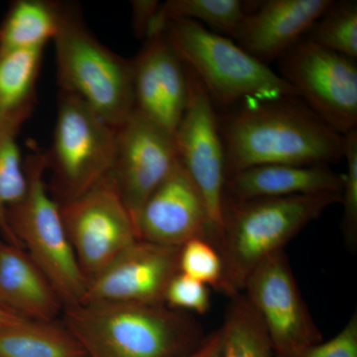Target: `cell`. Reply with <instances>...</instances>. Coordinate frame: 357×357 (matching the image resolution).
I'll return each mask as SVG.
<instances>
[{
    "instance_id": "cell-1",
    "label": "cell",
    "mask_w": 357,
    "mask_h": 357,
    "mask_svg": "<svg viewBox=\"0 0 357 357\" xmlns=\"http://www.w3.org/2000/svg\"><path fill=\"white\" fill-rule=\"evenodd\" d=\"M227 178L262 165H330L344 157V135L298 98L245 100L218 119Z\"/></svg>"
},
{
    "instance_id": "cell-2",
    "label": "cell",
    "mask_w": 357,
    "mask_h": 357,
    "mask_svg": "<svg viewBox=\"0 0 357 357\" xmlns=\"http://www.w3.org/2000/svg\"><path fill=\"white\" fill-rule=\"evenodd\" d=\"M66 328L86 357H183L203 332L166 305L81 303L66 307Z\"/></svg>"
},
{
    "instance_id": "cell-3",
    "label": "cell",
    "mask_w": 357,
    "mask_h": 357,
    "mask_svg": "<svg viewBox=\"0 0 357 357\" xmlns=\"http://www.w3.org/2000/svg\"><path fill=\"white\" fill-rule=\"evenodd\" d=\"M340 199V192L243 201L225 196L217 246L223 264L220 292L230 298L243 293L256 268Z\"/></svg>"
},
{
    "instance_id": "cell-4",
    "label": "cell",
    "mask_w": 357,
    "mask_h": 357,
    "mask_svg": "<svg viewBox=\"0 0 357 357\" xmlns=\"http://www.w3.org/2000/svg\"><path fill=\"white\" fill-rule=\"evenodd\" d=\"M167 39L196 75L213 103L229 107L243 100L298 98V93L265 63L231 39L188 20L166 23Z\"/></svg>"
},
{
    "instance_id": "cell-5",
    "label": "cell",
    "mask_w": 357,
    "mask_h": 357,
    "mask_svg": "<svg viewBox=\"0 0 357 357\" xmlns=\"http://www.w3.org/2000/svg\"><path fill=\"white\" fill-rule=\"evenodd\" d=\"M53 42L60 91L76 96L115 129L128 121L135 109L132 60L98 41L68 4Z\"/></svg>"
},
{
    "instance_id": "cell-6",
    "label": "cell",
    "mask_w": 357,
    "mask_h": 357,
    "mask_svg": "<svg viewBox=\"0 0 357 357\" xmlns=\"http://www.w3.org/2000/svg\"><path fill=\"white\" fill-rule=\"evenodd\" d=\"M27 190L7 213L11 231L21 248L48 277L66 307L83 300L86 280L66 231L60 204L45 180V153L34 152L26 160Z\"/></svg>"
},
{
    "instance_id": "cell-7",
    "label": "cell",
    "mask_w": 357,
    "mask_h": 357,
    "mask_svg": "<svg viewBox=\"0 0 357 357\" xmlns=\"http://www.w3.org/2000/svg\"><path fill=\"white\" fill-rule=\"evenodd\" d=\"M116 129L76 96L60 91L53 143L45 153L59 204L82 196L110 172Z\"/></svg>"
},
{
    "instance_id": "cell-8",
    "label": "cell",
    "mask_w": 357,
    "mask_h": 357,
    "mask_svg": "<svg viewBox=\"0 0 357 357\" xmlns=\"http://www.w3.org/2000/svg\"><path fill=\"white\" fill-rule=\"evenodd\" d=\"M188 100L174 132L178 162L198 188L210 218V241L217 248L225 199V149L213 102L196 75L185 66Z\"/></svg>"
},
{
    "instance_id": "cell-9",
    "label": "cell",
    "mask_w": 357,
    "mask_h": 357,
    "mask_svg": "<svg viewBox=\"0 0 357 357\" xmlns=\"http://www.w3.org/2000/svg\"><path fill=\"white\" fill-rule=\"evenodd\" d=\"M340 54L301 40L279 59V73L318 116L342 135L357 129V67Z\"/></svg>"
},
{
    "instance_id": "cell-10",
    "label": "cell",
    "mask_w": 357,
    "mask_h": 357,
    "mask_svg": "<svg viewBox=\"0 0 357 357\" xmlns=\"http://www.w3.org/2000/svg\"><path fill=\"white\" fill-rule=\"evenodd\" d=\"M60 206L86 284L139 239L132 218L109 176Z\"/></svg>"
},
{
    "instance_id": "cell-11",
    "label": "cell",
    "mask_w": 357,
    "mask_h": 357,
    "mask_svg": "<svg viewBox=\"0 0 357 357\" xmlns=\"http://www.w3.org/2000/svg\"><path fill=\"white\" fill-rule=\"evenodd\" d=\"M243 295L261 319L276 357H294L323 342L284 250L256 268Z\"/></svg>"
},
{
    "instance_id": "cell-12",
    "label": "cell",
    "mask_w": 357,
    "mask_h": 357,
    "mask_svg": "<svg viewBox=\"0 0 357 357\" xmlns=\"http://www.w3.org/2000/svg\"><path fill=\"white\" fill-rule=\"evenodd\" d=\"M178 163L174 134L136 110L116 129L114 158L107 176L135 227L143 204Z\"/></svg>"
},
{
    "instance_id": "cell-13",
    "label": "cell",
    "mask_w": 357,
    "mask_h": 357,
    "mask_svg": "<svg viewBox=\"0 0 357 357\" xmlns=\"http://www.w3.org/2000/svg\"><path fill=\"white\" fill-rule=\"evenodd\" d=\"M178 251L138 239L88 282L81 303L165 305L169 283L180 272Z\"/></svg>"
},
{
    "instance_id": "cell-14",
    "label": "cell",
    "mask_w": 357,
    "mask_h": 357,
    "mask_svg": "<svg viewBox=\"0 0 357 357\" xmlns=\"http://www.w3.org/2000/svg\"><path fill=\"white\" fill-rule=\"evenodd\" d=\"M132 66L134 110L174 134L187 105L188 77L165 33L145 40Z\"/></svg>"
},
{
    "instance_id": "cell-15",
    "label": "cell",
    "mask_w": 357,
    "mask_h": 357,
    "mask_svg": "<svg viewBox=\"0 0 357 357\" xmlns=\"http://www.w3.org/2000/svg\"><path fill=\"white\" fill-rule=\"evenodd\" d=\"M136 231L141 241L171 248L195 237L210 238L206 203L180 163L143 204Z\"/></svg>"
},
{
    "instance_id": "cell-16",
    "label": "cell",
    "mask_w": 357,
    "mask_h": 357,
    "mask_svg": "<svg viewBox=\"0 0 357 357\" xmlns=\"http://www.w3.org/2000/svg\"><path fill=\"white\" fill-rule=\"evenodd\" d=\"M333 0H268L249 10L234 35L236 43L266 64L283 57Z\"/></svg>"
},
{
    "instance_id": "cell-17",
    "label": "cell",
    "mask_w": 357,
    "mask_h": 357,
    "mask_svg": "<svg viewBox=\"0 0 357 357\" xmlns=\"http://www.w3.org/2000/svg\"><path fill=\"white\" fill-rule=\"evenodd\" d=\"M344 175L330 165H262L244 169L225 181V196L230 199L282 198L301 195L340 192Z\"/></svg>"
},
{
    "instance_id": "cell-18",
    "label": "cell",
    "mask_w": 357,
    "mask_h": 357,
    "mask_svg": "<svg viewBox=\"0 0 357 357\" xmlns=\"http://www.w3.org/2000/svg\"><path fill=\"white\" fill-rule=\"evenodd\" d=\"M0 301L20 318L53 321L65 307L48 277L20 246L0 241Z\"/></svg>"
},
{
    "instance_id": "cell-19",
    "label": "cell",
    "mask_w": 357,
    "mask_h": 357,
    "mask_svg": "<svg viewBox=\"0 0 357 357\" xmlns=\"http://www.w3.org/2000/svg\"><path fill=\"white\" fill-rule=\"evenodd\" d=\"M0 357H86L66 328L53 321L20 319L0 326Z\"/></svg>"
},
{
    "instance_id": "cell-20",
    "label": "cell",
    "mask_w": 357,
    "mask_h": 357,
    "mask_svg": "<svg viewBox=\"0 0 357 357\" xmlns=\"http://www.w3.org/2000/svg\"><path fill=\"white\" fill-rule=\"evenodd\" d=\"M64 4L16 0L0 24V49H44L60 30Z\"/></svg>"
},
{
    "instance_id": "cell-21",
    "label": "cell",
    "mask_w": 357,
    "mask_h": 357,
    "mask_svg": "<svg viewBox=\"0 0 357 357\" xmlns=\"http://www.w3.org/2000/svg\"><path fill=\"white\" fill-rule=\"evenodd\" d=\"M44 49H0V117L32 112Z\"/></svg>"
},
{
    "instance_id": "cell-22",
    "label": "cell",
    "mask_w": 357,
    "mask_h": 357,
    "mask_svg": "<svg viewBox=\"0 0 357 357\" xmlns=\"http://www.w3.org/2000/svg\"><path fill=\"white\" fill-rule=\"evenodd\" d=\"M32 112L0 117V230L7 243L20 246L7 220L9 208L17 204L27 190V175L21 158L18 135ZM21 248V246H20Z\"/></svg>"
},
{
    "instance_id": "cell-23",
    "label": "cell",
    "mask_w": 357,
    "mask_h": 357,
    "mask_svg": "<svg viewBox=\"0 0 357 357\" xmlns=\"http://www.w3.org/2000/svg\"><path fill=\"white\" fill-rule=\"evenodd\" d=\"M220 330L222 357H276L261 319L243 293L231 298Z\"/></svg>"
},
{
    "instance_id": "cell-24",
    "label": "cell",
    "mask_w": 357,
    "mask_h": 357,
    "mask_svg": "<svg viewBox=\"0 0 357 357\" xmlns=\"http://www.w3.org/2000/svg\"><path fill=\"white\" fill-rule=\"evenodd\" d=\"M248 11L241 0H169L160 4L156 17L163 26L172 20H192L234 38Z\"/></svg>"
},
{
    "instance_id": "cell-25",
    "label": "cell",
    "mask_w": 357,
    "mask_h": 357,
    "mask_svg": "<svg viewBox=\"0 0 357 357\" xmlns=\"http://www.w3.org/2000/svg\"><path fill=\"white\" fill-rule=\"evenodd\" d=\"M307 41L356 60L357 58V2L333 1L309 31Z\"/></svg>"
},
{
    "instance_id": "cell-26",
    "label": "cell",
    "mask_w": 357,
    "mask_h": 357,
    "mask_svg": "<svg viewBox=\"0 0 357 357\" xmlns=\"http://www.w3.org/2000/svg\"><path fill=\"white\" fill-rule=\"evenodd\" d=\"M178 271L206 286H211L218 292L222 290V256L217 248L203 237H195L181 246Z\"/></svg>"
},
{
    "instance_id": "cell-27",
    "label": "cell",
    "mask_w": 357,
    "mask_h": 357,
    "mask_svg": "<svg viewBox=\"0 0 357 357\" xmlns=\"http://www.w3.org/2000/svg\"><path fill=\"white\" fill-rule=\"evenodd\" d=\"M344 157L347 173L344 175L342 199L344 208L342 232L345 244L351 250L357 245V129L344 135Z\"/></svg>"
},
{
    "instance_id": "cell-28",
    "label": "cell",
    "mask_w": 357,
    "mask_h": 357,
    "mask_svg": "<svg viewBox=\"0 0 357 357\" xmlns=\"http://www.w3.org/2000/svg\"><path fill=\"white\" fill-rule=\"evenodd\" d=\"M165 305L174 309L206 314L211 307L208 286L178 272L167 288Z\"/></svg>"
},
{
    "instance_id": "cell-29",
    "label": "cell",
    "mask_w": 357,
    "mask_h": 357,
    "mask_svg": "<svg viewBox=\"0 0 357 357\" xmlns=\"http://www.w3.org/2000/svg\"><path fill=\"white\" fill-rule=\"evenodd\" d=\"M294 357H357V312L335 337L301 351Z\"/></svg>"
},
{
    "instance_id": "cell-30",
    "label": "cell",
    "mask_w": 357,
    "mask_h": 357,
    "mask_svg": "<svg viewBox=\"0 0 357 357\" xmlns=\"http://www.w3.org/2000/svg\"><path fill=\"white\" fill-rule=\"evenodd\" d=\"M156 0H135L132 6V27L134 35L138 39H146L150 27L160 7Z\"/></svg>"
},
{
    "instance_id": "cell-31",
    "label": "cell",
    "mask_w": 357,
    "mask_h": 357,
    "mask_svg": "<svg viewBox=\"0 0 357 357\" xmlns=\"http://www.w3.org/2000/svg\"><path fill=\"white\" fill-rule=\"evenodd\" d=\"M183 357H222V337L220 330L204 337L198 349Z\"/></svg>"
},
{
    "instance_id": "cell-32",
    "label": "cell",
    "mask_w": 357,
    "mask_h": 357,
    "mask_svg": "<svg viewBox=\"0 0 357 357\" xmlns=\"http://www.w3.org/2000/svg\"><path fill=\"white\" fill-rule=\"evenodd\" d=\"M23 319L20 316L9 310L8 307L0 301V326L9 325V324L15 323V321Z\"/></svg>"
}]
</instances>
